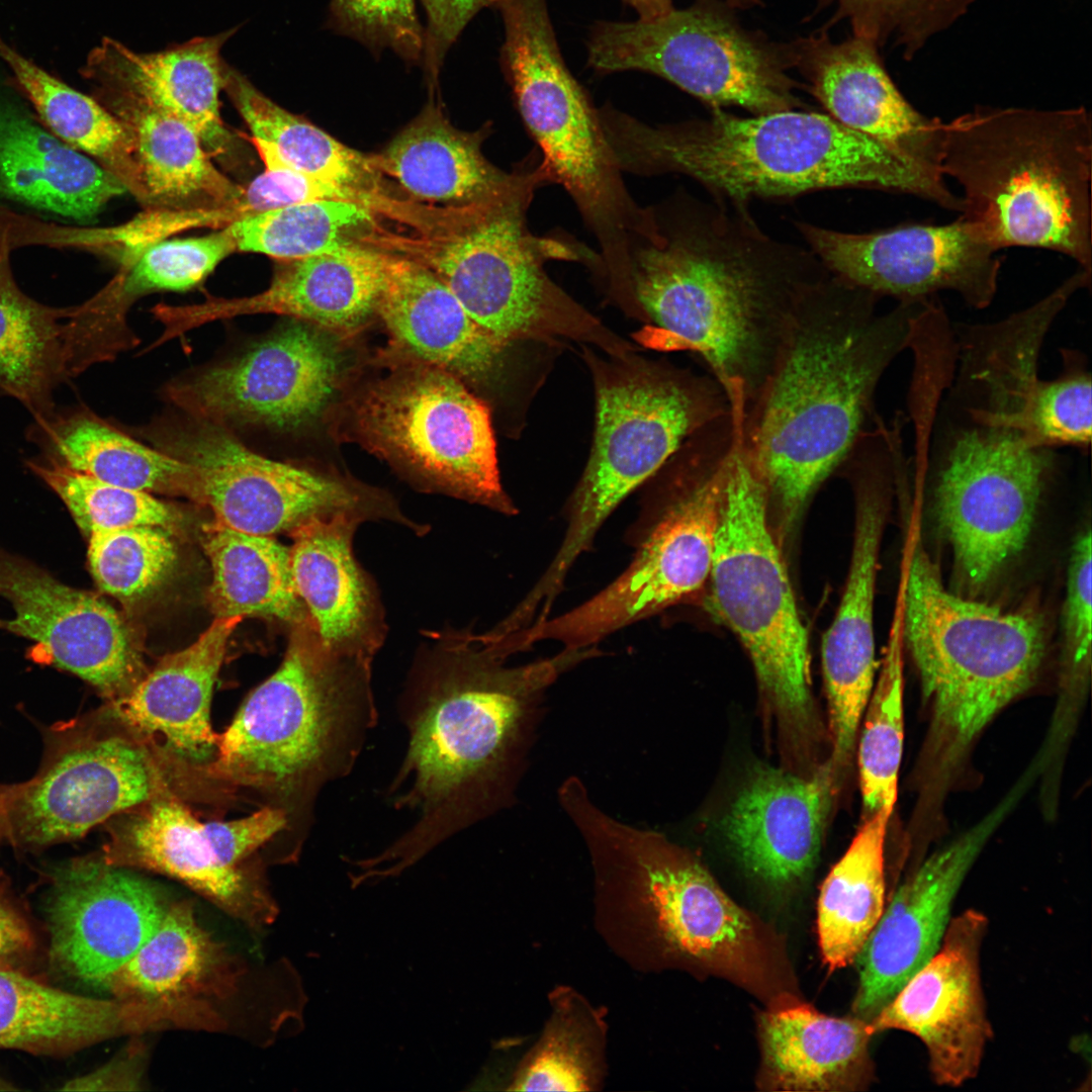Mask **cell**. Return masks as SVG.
Returning a JSON list of instances; mask_svg holds the SVG:
<instances>
[{
	"label": "cell",
	"mask_w": 1092,
	"mask_h": 1092,
	"mask_svg": "<svg viewBox=\"0 0 1092 1092\" xmlns=\"http://www.w3.org/2000/svg\"><path fill=\"white\" fill-rule=\"evenodd\" d=\"M144 1052L129 1049L118 1059L83 1077L76 1078L64 1090H141L144 1075Z\"/></svg>",
	"instance_id": "obj_56"
},
{
	"label": "cell",
	"mask_w": 1092,
	"mask_h": 1092,
	"mask_svg": "<svg viewBox=\"0 0 1092 1092\" xmlns=\"http://www.w3.org/2000/svg\"><path fill=\"white\" fill-rule=\"evenodd\" d=\"M11 790L12 786H0V825L4 821L6 815Z\"/></svg>",
	"instance_id": "obj_59"
},
{
	"label": "cell",
	"mask_w": 1092,
	"mask_h": 1092,
	"mask_svg": "<svg viewBox=\"0 0 1092 1092\" xmlns=\"http://www.w3.org/2000/svg\"><path fill=\"white\" fill-rule=\"evenodd\" d=\"M834 777L829 761L811 777L770 766L753 770L722 823L750 873L776 886L808 874L820 850Z\"/></svg>",
	"instance_id": "obj_28"
},
{
	"label": "cell",
	"mask_w": 1092,
	"mask_h": 1092,
	"mask_svg": "<svg viewBox=\"0 0 1092 1092\" xmlns=\"http://www.w3.org/2000/svg\"><path fill=\"white\" fill-rule=\"evenodd\" d=\"M725 1L697 0L682 9L630 22H599L587 41L599 73L656 75L711 109L740 107L752 114L803 107L789 44L744 28Z\"/></svg>",
	"instance_id": "obj_12"
},
{
	"label": "cell",
	"mask_w": 1092,
	"mask_h": 1092,
	"mask_svg": "<svg viewBox=\"0 0 1092 1092\" xmlns=\"http://www.w3.org/2000/svg\"><path fill=\"white\" fill-rule=\"evenodd\" d=\"M765 1075L775 1089L825 1091L857 1087L871 1076L863 1018H838L793 1004L762 1016Z\"/></svg>",
	"instance_id": "obj_37"
},
{
	"label": "cell",
	"mask_w": 1092,
	"mask_h": 1092,
	"mask_svg": "<svg viewBox=\"0 0 1092 1092\" xmlns=\"http://www.w3.org/2000/svg\"><path fill=\"white\" fill-rule=\"evenodd\" d=\"M835 9L832 21L849 22L852 35L879 48L892 44L912 60L936 35L965 16L976 0H816Z\"/></svg>",
	"instance_id": "obj_50"
},
{
	"label": "cell",
	"mask_w": 1092,
	"mask_h": 1092,
	"mask_svg": "<svg viewBox=\"0 0 1092 1092\" xmlns=\"http://www.w3.org/2000/svg\"><path fill=\"white\" fill-rule=\"evenodd\" d=\"M122 815L110 827L101 855L106 862L174 878L254 926L272 917L269 897L241 866L288 828L283 809L265 807L236 820L200 822L161 788Z\"/></svg>",
	"instance_id": "obj_15"
},
{
	"label": "cell",
	"mask_w": 1092,
	"mask_h": 1092,
	"mask_svg": "<svg viewBox=\"0 0 1092 1092\" xmlns=\"http://www.w3.org/2000/svg\"><path fill=\"white\" fill-rule=\"evenodd\" d=\"M792 67L827 114L944 179V122L918 111L888 73L880 48L854 36L835 42L825 31L789 44Z\"/></svg>",
	"instance_id": "obj_25"
},
{
	"label": "cell",
	"mask_w": 1092,
	"mask_h": 1092,
	"mask_svg": "<svg viewBox=\"0 0 1092 1092\" xmlns=\"http://www.w3.org/2000/svg\"><path fill=\"white\" fill-rule=\"evenodd\" d=\"M24 101L0 59L1 196L88 221L127 191L114 175L47 128Z\"/></svg>",
	"instance_id": "obj_29"
},
{
	"label": "cell",
	"mask_w": 1092,
	"mask_h": 1092,
	"mask_svg": "<svg viewBox=\"0 0 1092 1092\" xmlns=\"http://www.w3.org/2000/svg\"><path fill=\"white\" fill-rule=\"evenodd\" d=\"M31 437L44 458L103 482L202 503L192 465L143 445L90 412L54 410L35 420Z\"/></svg>",
	"instance_id": "obj_36"
},
{
	"label": "cell",
	"mask_w": 1092,
	"mask_h": 1092,
	"mask_svg": "<svg viewBox=\"0 0 1092 1092\" xmlns=\"http://www.w3.org/2000/svg\"><path fill=\"white\" fill-rule=\"evenodd\" d=\"M552 1007L543 1034L522 1063L511 1090L589 1091L599 1084L605 1028L598 1013L566 990L554 996Z\"/></svg>",
	"instance_id": "obj_45"
},
{
	"label": "cell",
	"mask_w": 1092,
	"mask_h": 1092,
	"mask_svg": "<svg viewBox=\"0 0 1092 1092\" xmlns=\"http://www.w3.org/2000/svg\"><path fill=\"white\" fill-rule=\"evenodd\" d=\"M538 159L530 155L519 163L498 194L462 213L453 234L415 243L414 260L432 270L469 315L499 339L558 347L574 341L611 355L639 351L547 274L546 261L595 258L531 233L530 203L540 186L551 183Z\"/></svg>",
	"instance_id": "obj_8"
},
{
	"label": "cell",
	"mask_w": 1092,
	"mask_h": 1092,
	"mask_svg": "<svg viewBox=\"0 0 1092 1092\" xmlns=\"http://www.w3.org/2000/svg\"><path fill=\"white\" fill-rule=\"evenodd\" d=\"M891 814L866 816L849 847L821 887L818 934L831 969L852 963L885 905V838Z\"/></svg>",
	"instance_id": "obj_44"
},
{
	"label": "cell",
	"mask_w": 1092,
	"mask_h": 1092,
	"mask_svg": "<svg viewBox=\"0 0 1092 1092\" xmlns=\"http://www.w3.org/2000/svg\"><path fill=\"white\" fill-rule=\"evenodd\" d=\"M765 488L740 432L727 460L708 606L741 641L784 729L813 723L808 636L768 524Z\"/></svg>",
	"instance_id": "obj_11"
},
{
	"label": "cell",
	"mask_w": 1092,
	"mask_h": 1092,
	"mask_svg": "<svg viewBox=\"0 0 1092 1092\" xmlns=\"http://www.w3.org/2000/svg\"><path fill=\"white\" fill-rule=\"evenodd\" d=\"M874 293L830 273L799 301L741 437L768 506L789 526L868 429L877 385L910 347L928 300L879 313Z\"/></svg>",
	"instance_id": "obj_3"
},
{
	"label": "cell",
	"mask_w": 1092,
	"mask_h": 1092,
	"mask_svg": "<svg viewBox=\"0 0 1092 1092\" xmlns=\"http://www.w3.org/2000/svg\"><path fill=\"white\" fill-rule=\"evenodd\" d=\"M376 311L394 339L421 361L471 383L508 385L527 406L546 374L540 351L556 347L494 336L414 259L388 256Z\"/></svg>",
	"instance_id": "obj_20"
},
{
	"label": "cell",
	"mask_w": 1092,
	"mask_h": 1092,
	"mask_svg": "<svg viewBox=\"0 0 1092 1092\" xmlns=\"http://www.w3.org/2000/svg\"><path fill=\"white\" fill-rule=\"evenodd\" d=\"M93 92L132 136L148 207L208 209L241 197L244 187L217 170L187 123L121 91L96 87Z\"/></svg>",
	"instance_id": "obj_34"
},
{
	"label": "cell",
	"mask_w": 1092,
	"mask_h": 1092,
	"mask_svg": "<svg viewBox=\"0 0 1092 1092\" xmlns=\"http://www.w3.org/2000/svg\"><path fill=\"white\" fill-rule=\"evenodd\" d=\"M353 421L372 453L471 502L517 513L500 482L490 407L458 376L425 362L393 372L357 399Z\"/></svg>",
	"instance_id": "obj_13"
},
{
	"label": "cell",
	"mask_w": 1092,
	"mask_h": 1092,
	"mask_svg": "<svg viewBox=\"0 0 1092 1092\" xmlns=\"http://www.w3.org/2000/svg\"><path fill=\"white\" fill-rule=\"evenodd\" d=\"M388 255L344 243L277 269L270 286L251 297L167 306L160 320L169 338L215 320L253 313H278L327 330L349 331L376 311Z\"/></svg>",
	"instance_id": "obj_27"
},
{
	"label": "cell",
	"mask_w": 1092,
	"mask_h": 1092,
	"mask_svg": "<svg viewBox=\"0 0 1092 1092\" xmlns=\"http://www.w3.org/2000/svg\"><path fill=\"white\" fill-rule=\"evenodd\" d=\"M304 623L279 668L218 734L206 768L211 777L269 790L308 816L321 790L353 768L377 711L370 664L331 653L311 622Z\"/></svg>",
	"instance_id": "obj_6"
},
{
	"label": "cell",
	"mask_w": 1092,
	"mask_h": 1092,
	"mask_svg": "<svg viewBox=\"0 0 1092 1092\" xmlns=\"http://www.w3.org/2000/svg\"><path fill=\"white\" fill-rule=\"evenodd\" d=\"M902 619L931 711L930 759L947 776L989 722L1033 685L1045 655L1044 622L1031 611H1003L946 590L919 536Z\"/></svg>",
	"instance_id": "obj_7"
},
{
	"label": "cell",
	"mask_w": 1092,
	"mask_h": 1092,
	"mask_svg": "<svg viewBox=\"0 0 1092 1092\" xmlns=\"http://www.w3.org/2000/svg\"><path fill=\"white\" fill-rule=\"evenodd\" d=\"M358 515L311 518L291 531V569L297 595L322 645L341 657L371 663L381 639L378 607L354 558Z\"/></svg>",
	"instance_id": "obj_31"
},
{
	"label": "cell",
	"mask_w": 1092,
	"mask_h": 1092,
	"mask_svg": "<svg viewBox=\"0 0 1092 1092\" xmlns=\"http://www.w3.org/2000/svg\"><path fill=\"white\" fill-rule=\"evenodd\" d=\"M1091 527L1076 535L1070 551L1061 618L1060 712H1073L1086 696L1091 670Z\"/></svg>",
	"instance_id": "obj_51"
},
{
	"label": "cell",
	"mask_w": 1092,
	"mask_h": 1092,
	"mask_svg": "<svg viewBox=\"0 0 1092 1092\" xmlns=\"http://www.w3.org/2000/svg\"><path fill=\"white\" fill-rule=\"evenodd\" d=\"M856 524L850 568L836 616L822 642V669L834 774L850 764L876 672L874 596L891 483L866 473L853 479Z\"/></svg>",
	"instance_id": "obj_26"
},
{
	"label": "cell",
	"mask_w": 1092,
	"mask_h": 1092,
	"mask_svg": "<svg viewBox=\"0 0 1092 1092\" xmlns=\"http://www.w3.org/2000/svg\"><path fill=\"white\" fill-rule=\"evenodd\" d=\"M242 617L215 618L191 645L167 654L122 698L116 718L140 734L163 737L166 747L194 763L212 760L218 734L210 724L212 690L230 637Z\"/></svg>",
	"instance_id": "obj_32"
},
{
	"label": "cell",
	"mask_w": 1092,
	"mask_h": 1092,
	"mask_svg": "<svg viewBox=\"0 0 1092 1092\" xmlns=\"http://www.w3.org/2000/svg\"><path fill=\"white\" fill-rule=\"evenodd\" d=\"M164 444L166 453L197 470L202 504L215 522L241 532L272 536L314 517L350 513L365 519L372 510L344 481L261 456L210 421L195 419Z\"/></svg>",
	"instance_id": "obj_19"
},
{
	"label": "cell",
	"mask_w": 1092,
	"mask_h": 1092,
	"mask_svg": "<svg viewBox=\"0 0 1092 1092\" xmlns=\"http://www.w3.org/2000/svg\"><path fill=\"white\" fill-rule=\"evenodd\" d=\"M265 168L241 195L248 215L314 200L352 201L373 210L383 204L377 194L341 187L284 167Z\"/></svg>",
	"instance_id": "obj_54"
},
{
	"label": "cell",
	"mask_w": 1092,
	"mask_h": 1092,
	"mask_svg": "<svg viewBox=\"0 0 1092 1092\" xmlns=\"http://www.w3.org/2000/svg\"><path fill=\"white\" fill-rule=\"evenodd\" d=\"M169 906L153 883L128 868L102 856L67 861L54 872L47 905L51 957L74 979L108 990Z\"/></svg>",
	"instance_id": "obj_22"
},
{
	"label": "cell",
	"mask_w": 1092,
	"mask_h": 1092,
	"mask_svg": "<svg viewBox=\"0 0 1092 1092\" xmlns=\"http://www.w3.org/2000/svg\"><path fill=\"white\" fill-rule=\"evenodd\" d=\"M581 348L595 388V433L567 504L564 538L535 583L548 599L559 596L570 568L616 508L691 436L730 412L723 388L711 375L647 359L639 351L611 355Z\"/></svg>",
	"instance_id": "obj_9"
},
{
	"label": "cell",
	"mask_w": 1092,
	"mask_h": 1092,
	"mask_svg": "<svg viewBox=\"0 0 1092 1092\" xmlns=\"http://www.w3.org/2000/svg\"><path fill=\"white\" fill-rule=\"evenodd\" d=\"M173 1019L165 1002L76 995L0 967V1049L66 1054L116 1035L168 1027Z\"/></svg>",
	"instance_id": "obj_33"
},
{
	"label": "cell",
	"mask_w": 1092,
	"mask_h": 1092,
	"mask_svg": "<svg viewBox=\"0 0 1092 1092\" xmlns=\"http://www.w3.org/2000/svg\"><path fill=\"white\" fill-rule=\"evenodd\" d=\"M796 225L833 275L878 297L921 301L953 291L980 309L997 292L998 251L962 215L943 224L910 222L862 234Z\"/></svg>",
	"instance_id": "obj_18"
},
{
	"label": "cell",
	"mask_w": 1092,
	"mask_h": 1092,
	"mask_svg": "<svg viewBox=\"0 0 1092 1092\" xmlns=\"http://www.w3.org/2000/svg\"><path fill=\"white\" fill-rule=\"evenodd\" d=\"M482 131L454 127L431 102L373 163L413 198L465 210L494 197L510 178L484 157Z\"/></svg>",
	"instance_id": "obj_35"
},
{
	"label": "cell",
	"mask_w": 1092,
	"mask_h": 1092,
	"mask_svg": "<svg viewBox=\"0 0 1092 1092\" xmlns=\"http://www.w3.org/2000/svg\"><path fill=\"white\" fill-rule=\"evenodd\" d=\"M899 627L863 713L857 762L866 816L892 814L903 752V676Z\"/></svg>",
	"instance_id": "obj_47"
},
{
	"label": "cell",
	"mask_w": 1092,
	"mask_h": 1092,
	"mask_svg": "<svg viewBox=\"0 0 1092 1092\" xmlns=\"http://www.w3.org/2000/svg\"><path fill=\"white\" fill-rule=\"evenodd\" d=\"M372 211L352 201L314 200L248 215L226 226L237 250L291 261L344 243L343 234L370 222Z\"/></svg>",
	"instance_id": "obj_46"
},
{
	"label": "cell",
	"mask_w": 1092,
	"mask_h": 1092,
	"mask_svg": "<svg viewBox=\"0 0 1092 1092\" xmlns=\"http://www.w3.org/2000/svg\"><path fill=\"white\" fill-rule=\"evenodd\" d=\"M161 788L140 744L118 734L64 727L38 774L13 786L0 838L29 847L79 838Z\"/></svg>",
	"instance_id": "obj_16"
},
{
	"label": "cell",
	"mask_w": 1092,
	"mask_h": 1092,
	"mask_svg": "<svg viewBox=\"0 0 1092 1092\" xmlns=\"http://www.w3.org/2000/svg\"><path fill=\"white\" fill-rule=\"evenodd\" d=\"M235 251L226 225L203 237L151 243L126 261L103 290L74 306L71 323L76 339L94 355L114 357L128 344L124 314L133 299L149 292L191 289Z\"/></svg>",
	"instance_id": "obj_38"
},
{
	"label": "cell",
	"mask_w": 1092,
	"mask_h": 1092,
	"mask_svg": "<svg viewBox=\"0 0 1092 1092\" xmlns=\"http://www.w3.org/2000/svg\"><path fill=\"white\" fill-rule=\"evenodd\" d=\"M223 89L252 132L265 167H284L341 187L373 193L381 174L365 156L279 106L225 66ZM376 194V193H373Z\"/></svg>",
	"instance_id": "obj_41"
},
{
	"label": "cell",
	"mask_w": 1092,
	"mask_h": 1092,
	"mask_svg": "<svg viewBox=\"0 0 1092 1092\" xmlns=\"http://www.w3.org/2000/svg\"><path fill=\"white\" fill-rule=\"evenodd\" d=\"M940 169L996 251L1040 248L1092 272V121L1065 109L977 106L944 122Z\"/></svg>",
	"instance_id": "obj_5"
},
{
	"label": "cell",
	"mask_w": 1092,
	"mask_h": 1092,
	"mask_svg": "<svg viewBox=\"0 0 1092 1092\" xmlns=\"http://www.w3.org/2000/svg\"><path fill=\"white\" fill-rule=\"evenodd\" d=\"M0 59L41 123L114 175L148 207L134 143L126 126L96 98L47 71L1 34Z\"/></svg>",
	"instance_id": "obj_40"
},
{
	"label": "cell",
	"mask_w": 1092,
	"mask_h": 1092,
	"mask_svg": "<svg viewBox=\"0 0 1092 1092\" xmlns=\"http://www.w3.org/2000/svg\"><path fill=\"white\" fill-rule=\"evenodd\" d=\"M571 822L598 884L645 906L669 946L721 967L744 963L755 938L751 919L687 850L659 832L617 820L592 800L574 808Z\"/></svg>",
	"instance_id": "obj_14"
},
{
	"label": "cell",
	"mask_w": 1092,
	"mask_h": 1092,
	"mask_svg": "<svg viewBox=\"0 0 1092 1092\" xmlns=\"http://www.w3.org/2000/svg\"><path fill=\"white\" fill-rule=\"evenodd\" d=\"M599 116L622 172L686 175L717 199L748 204L836 188L913 195L942 208L956 199L943 179L827 113L714 108L706 118L652 125L604 105Z\"/></svg>",
	"instance_id": "obj_4"
},
{
	"label": "cell",
	"mask_w": 1092,
	"mask_h": 1092,
	"mask_svg": "<svg viewBox=\"0 0 1092 1092\" xmlns=\"http://www.w3.org/2000/svg\"><path fill=\"white\" fill-rule=\"evenodd\" d=\"M331 21L372 50L388 49L408 62L424 57L425 28L415 0H332Z\"/></svg>",
	"instance_id": "obj_53"
},
{
	"label": "cell",
	"mask_w": 1092,
	"mask_h": 1092,
	"mask_svg": "<svg viewBox=\"0 0 1092 1092\" xmlns=\"http://www.w3.org/2000/svg\"><path fill=\"white\" fill-rule=\"evenodd\" d=\"M427 24L424 65L432 81L439 75L445 57L471 19L496 0H421Z\"/></svg>",
	"instance_id": "obj_55"
},
{
	"label": "cell",
	"mask_w": 1092,
	"mask_h": 1092,
	"mask_svg": "<svg viewBox=\"0 0 1092 1092\" xmlns=\"http://www.w3.org/2000/svg\"><path fill=\"white\" fill-rule=\"evenodd\" d=\"M10 253L0 241V394L17 399L39 420L55 410L53 392L68 378L69 307L44 305L26 295L13 277Z\"/></svg>",
	"instance_id": "obj_43"
},
{
	"label": "cell",
	"mask_w": 1092,
	"mask_h": 1092,
	"mask_svg": "<svg viewBox=\"0 0 1092 1092\" xmlns=\"http://www.w3.org/2000/svg\"><path fill=\"white\" fill-rule=\"evenodd\" d=\"M734 441L730 414L691 436L647 481L637 549L629 566L581 605L516 634L526 650L543 640L582 649L694 597L708 582L724 473Z\"/></svg>",
	"instance_id": "obj_10"
},
{
	"label": "cell",
	"mask_w": 1092,
	"mask_h": 1092,
	"mask_svg": "<svg viewBox=\"0 0 1092 1092\" xmlns=\"http://www.w3.org/2000/svg\"><path fill=\"white\" fill-rule=\"evenodd\" d=\"M596 647L563 648L519 666L479 636L427 664L401 704L407 748L388 797L414 824L372 866L399 869L510 800L545 691Z\"/></svg>",
	"instance_id": "obj_2"
},
{
	"label": "cell",
	"mask_w": 1092,
	"mask_h": 1092,
	"mask_svg": "<svg viewBox=\"0 0 1092 1092\" xmlns=\"http://www.w3.org/2000/svg\"><path fill=\"white\" fill-rule=\"evenodd\" d=\"M32 946L31 931L7 898L0 894V967Z\"/></svg>",
	"instance_id": "obj_57"
},
{
	"label": "cell",
	"mask_w": 1092,
	"mask_h": 1092,
	"mask_svg": "<svg viewBox=\"0 0 1092 1092\" xmlns=\"http://www.w3.org/2000/svg\"><path fill=\"white\" fill-rule=\"evenodd\" d=\"M234 29L166 51L141 54L104 37L80 75L92 88L127 93L191 126L208 153L225 155L232 136L220 116L225 65L220 51Z\"/></svg>",
	"instance_id": "obj_30"
},
{
	"label": "cell",
	"mask_w": 1092,
	"mask_h": 1092,
	"mask_svg": "<svg viewBox=\"0 0 1092 1092\" xmlns=\"http://www.w3.org/2000/svg\"><path fill=\"white\" fill-rule=\"evenodd\" d=\"M0 597L14 611L5 627L33 639L51 662L88 681L111 702L144 676L131 634L99 596L73 588L0 550Z\"/></svg>",
	"instance_id": "obj_24"
},
{
	"label": "cell",
	"mask_w": 1092,
	"mask_h": 1092,
	"mask_svg": "<svg viewBox=\"0 0 1092 1092\" xmlns=\"http://www.w3.org/2000/svg\"><path fill=\"white\" fill-rule=\"evenodd\" d=\"M297 320L244 355L172 384L168 396L194 419L292 430L316 419L347 366L338 340Z\"/></svg>",
	"instance_id": "obj_17"
},
{
	"label": "cell",
	"mask_w": 1092,
	"mask_h": 1092,
	"mask_svg": "<svg viewBox=\"0 0 1092 1092\" xmlns=\"http://www.w3.org/2000/svg\"><path fill=\"white\" fill-rule=\"evenodd\" d=\"M1017 785L989 814L936 850L903 882L855 960L854 1012L874 1018L938 949L954 898L979 853L1022 793Z\"/></svg>",
	"instance_id": "obj_23"
},
{
	"label": "cell",
	"mask_w": 1092,
	"mask_h": 1092,
	"mask_svg": "<svg viewBox=\"0 0 1092 1092\" xmlns=\"http://www.w3.org/2000/svg\"><path fill=\"white\" fill-rule=\"evenodd\" d=\"M234 979L225 952L197 922L192 904L183 901L170 904L108 991L128 1001L197 1000L225 994Z\"/></svg>",
	"instance_id": "obj_39"
},
{
	"label": "cell",
	"mask_w": 1092,
	"mask_h": 1092,
	"mask_svg": "<svg viewBox=\"0 0 1092 1092\" xmlns=\"http://www.w3.org/2000/svg\"><path fill=\"white\" fill-rule=\"evenodd\" d=\"M657 215L663 240L635 251L621 310L646 324L640 345L693 352L727 399L747 406L802 296L831 272L810 249L764 233L747 204L685 195Z\"/></svg>",
	"instance_id": "obj_1"
},
{
	"label": "cell",
	"mask_w": 1092,
	"mask_h": 1092,
	"mask_svg": "<svg viewBox=\"0 0 1092 1092\" xmlns=\"http://www.w3.org/2000/svg\"><path fill=\"white\" fill-rule=\"evenodd\" d=\"M27 465L61 497L88 536L133 526L169 529L178 518L171 506L152 493L103 482L47 458Z\"/></svg>",
	"instance_id": "obj_49"
},
{
	"label": "cell",
	"mask_w": 1092,
	"mask_h": 1092,
	"mask_svg": "<svg viewBox=\"0 0 1092 1092\" xmlns=\"http://www.w3.org/2000/svg\"><path fill=\"white\" fill-rule=\"evenodd\" d=\"M201 543L212 568L207 602L215 618L265 617L305 622L297 595L290 548L271 536L248 534L217 522L202 529Z\"/></svg>",
	"instance_id": "obj_42"
},
{
	"label": "cell",
	"mask_w": 1092,
	"mask_h": 1092,
	"mask_svg": "<svg viewBox=\"0 0 1092 1092\" xmlns=\"http://www.w3.org/2000/svg\"><path fill=\"white\" fill-rule=\"evenodd\" d=\"M1064 373L1039 379L1032 402V421L1041 445L1085 448L1091 441V375L1076 355L1067 352Z\"/></svg>",
	"instance_id": "obj_52"
},
{
	"label": "cell",
	"mask_w": 1092,
	"mask_h": 1092,
	"mask_svg": "<svg viewBox=\"0 0 1092 1092\" xmlns=\"http://www.w3.org/2000/svg\"><path fill=\"white\" fill-rule=\"evenodd\" d=\"M632 6L640 18H651L664 14L673 7L672 0H624ZM732 8H751L760 3V0H725Z\"/></svg>",
	"instance_id": "obj_58"
},
{
	"label": "cell",
	"mask_w": 1092,
	"mask_h": 1092,
	"mask_svg": "<svg viewBox=\"0 0 1092 1092\" xmlns=\"http://www.w3.org/2000/svg\"><path fill=\"white\" fill-rule=\"evenodd\" d=\"M986 916L974 909L951 918L936 952L869 1021L873 1034L904 1030L925 1045L938 1085L977 1076L992 1035L981 984Z\"/></svg>",
	"instance_id": "obj_21"
},
{
	"label": "cell",
	"mask_w": 1092,
	"mask_h": 1092,
	"mask_svg": "<svg viewBox=\"0 0 1092 1092\" xmlns=\"http://www.w3.org/2000/svg\"><path fill=\"white\" fill-rule=\"evenodd\" d=\"M88 559L99 588L125 603L158 588L172 571L177 553L168 529L133 526L89 535Z\"/></svg>",
	"instance_id": "obj_48"
}]
</instances>
